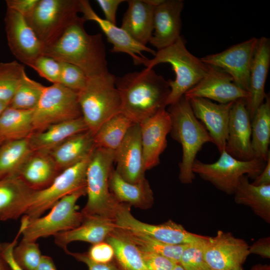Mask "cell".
I'll list each match as a JSON object with an SVG mask.
<instances>
[{"label":"cell","mask_w":270,"mask_h":270,"mask_svg":"<svg viewBox=\"0 0 270 270\" xmlns=\"http://www.w3.org/2000/svg\"><path fill=\"white\" fill-rule=\"evenodd\" d=\"M88 130L82 116L34 132L29 138L30 143L33 152L48 153L72 136Z\"/></svg>","instance_id":"4316f807"},{"label":"cell","mask_w":270,"mask_h":270,"mask_svg":"<svg viewBox=\"0 0 270 270\" xmlns=\"http://www.w3.org/2000/svg\"><path fill=\"white\" fill-rule=\"evenodd\" d=\"M172 270H184V269L179 264H178Z\"/></svg>","instance_id":"9f6ffc18"},{"label":"cell","mask_w":270,"mask_h":270,"mask_svg":"<svg viewBox=\"0 0 270 270\" xmlns=\"http://www.w3.org/2000/svg\"><path fill=\"white\" fill-rule=\"evenodd\" d=\"M172 123L170 134L182 148L178 178L183 184H192L195 174L192 164L198 152L212 140L204 126L194 116L188 100L183 96L168 110Z\"/></svg>","instance_id":"3957f363"},{"label":"cell","mask_w":270,"mask_h":270,"mask_svg":"<svg viewBox=\"0 0 270 270\" xmlns=\"http://www.w3.org/2000/svg\"><path fill=\"white\" fill-rule=\"evenodd\" d=\"M216 162L206 164L196 159L192 170L204 180L228 194H234L240 178L243 176L254 179L264 170L266 162L254 158L242 160L232 156L225 150L220 153Z\"/></svg>","instance_id":"9c48e42d"},{"label":"cell","mask_w":270,"mask_h":270,"mask_svg":"<svg viewBox=\"0 0 270 270\" xmlns=\"http://www.w3.org/2000/svg\"><path fill=\"white\" fill-rule=\"evenodd\" d=\"M115 170L125 180L135 184L146 178L140 124H134L115 150Z\"/></svg>","instance_id":"d6986e66"},{"label":"cell","mask_w":270,"mask_h":270,"mask_svg":"<svg viewBox=\"0 0 270 270\" xmlns=\"http://www.w3.org/2000/svg\"><path fill=\"white\" fill-rule=\"evenodd\" d=\"M250 254L258 255L262 258H270V237L266 236L258 239L251 246H249Z\"/></svg>","instance_id":"f907efd6"},{"label":"cell","mask_w":270,"mask_h":270,"mask_svg":"<svg viewBox=\"0 0 270 270\" xmlns=\"http://www.w3.org/2000/svg\"><path fill=\"white\" fill-rule=\"evenodd\" d=\"M140 124L144 163L147 170L160 162V156L167 146L166 136L171 130V120L164 108Z\"/></svg>","instance_id":"ac0fdd59"},{"label":"cell","mask_w":270,"mask_h":270,"mask_svg":"<svg viewBox=\"0 0 270 270\" xmlns=\"http://www.w3.org/2000/svg\"><path fill=\"white\" fill-rule=\"evenodd\" d=\"M4 270V268L3 264L2 262H1V260H0V270Z\"/></svg>","instance_id":"680465c9"},{"label":"cell","mask_w":270,"mask_h":270,"mask_svg":"<svg viewBox=\"0 0 270 270\" xmlns=\"http://www.w3.org/2000/svg\"><path fill=\"white\" fill-rule=\"evenodd\" d=\"M270 64V40L266 37L258 38L250 74L248 92L246 108L250 120L264 102L268 94L264 87Z\"/></svg>","instance_id":"603a6c76"},{"label":"cell","mask_w":270,"mask_h":270,"mask_svg":"<svg viewBox=\"0 0 270 270\" xmlns=\"http://www.w3.org/2000/svg\"><path fill=\"white\" fill-rule=\"evenodd\" d=\"M24 66L16 60L0 62V100L9 104L24 76Z\"/></svg>","instance_id":"f35d334b"},{"label":"cell","mask_w":270,"mask_h":270,"mask_svg":"<svg viewBox=\"0 0 270 270\" xmlns=\"http://www.w3.org/2000/svg\"><path fill=\"white\" fill-rule=\"evenodd\" d=\"M115 85L120 98V112L135 124L166 108L170 92L168 81L149 68L116 77Z\"/></svg>","instance_id":"6da1fadb"},{"label":"cell","mask_w":270,"mask_h":270,"mask_svg":"<svg viewBox=\"0 0 270 270\" xmlns=\"http://www.w3.org/2000/svg\"><path fill=\"white\" fill-rule=\"evenodd\" d=\"M60 62L59 84L77 92L86 86L88 78L79 68L72 64Z\"/></svg>","instance_id":"b9f144b4"},{"label":"cell","mask_w":270,"mask_h":270,"mask_svg":"<svg viewBox=\"0 0 270 270\" xmlns=\"http://www.w3.org/2000/svg\"><path fill=\"white\" fill-rule=\"evenodd\" d=\"M116 228L114 219L97 216H84L82 222L76 228L54 235V242L64 250L70 243L75 241L94 244L105 241Z\"/></svg>","instance_id":"d4e9b609"},{"label":"cell","mask_w":270,"mask_h":270,"mask_svg":"<svg viewBox=\"0 0 270 270\" xmlns=\"http://www.w3.org/2000/svg\"><path fill=\"white\" fill-rule=\"evenodd\" d=\"M64 250L76 260L86 264L88 266V270H121L118 265L111 262L106 264L94 262L88 257L86 253L71 252L68 249Z\"/></svg>","instance_id":"bcb514c9"},{"label":"cell","mask_w":270,"mask_h":270,"mask_svg":"<svg viewBox=\"0 0 270 270\" xmlns=\"http://www.w3.org/2000/svg\"><path fill=\"white\" fill-rule=\"evenodd\" d=\"M128 8L124 14L120 28L137 42L146 46L153 32L154 6L146 0H127Z\"/></svg>","instance_id":"484cf974"},{"label":"cell","mask_w":270,"mask_h":270,"mask_svg":"<svg viewBox=\"0 0 270 270\" xmlns=\"http://www.w3.org/2000/svg\"><path fill=\"white\" fill-rule=\"evenodd\" d=\"M96 148L94 135L88 130L70 138L48 154L60 172L90 155Z\"/></svg>","instance_id":"83f0119b"},{"label":"cell","mask_w":270,"mask_h":270,"mask_svg":"<svg viewBox=\"0 0 270 270\" xmlns=\"http://www.w3.org/2000/svg\"><path fill=\"white\" fill-rule=\"evenodd\" d=\"M251 120L246 108V100L234 102L230 113L225 150L242 160L254 158L251 144Z\"/></svg>","instance_id":"ffe728a7"},{"label":"cell","mask_w":270,"mask_h":270,"mask_svg":"<svg viewBox=\"0 0 270 270\" xmlns=\"http://www.w3.org/2000/svg\"><path fill=\"white\" fill-rule=\"evenodd\" d=\"M186 41L180 36L170 46L156 52L154 58L148 59L144 64L153 68L162 63L170 64L176 78L168 80L170 89L166 105L177 102L185 93L195 86L207 73L209 66L191 54L186 48Z\"/></svg>","instance_id":"277c9868"},{"label":"cell","mask_w":270,"mask_h":270,"mask_svg":"<svg viewBox=\"0 0 270 270\" xmlns=\"http://www.w3.org/2000/svg\"><path fill=\"white\" fill-rule=\"evenodd\" d=\"M250 270H270V266L266 264H258L253 266Z\"/></svg>","instance_id":"db71d44e"},{"label":"cell","mask_w":270,"mask_h":270,"mask_svg":"<svg viewBox=\"0 0 270 270\" xmlns=\"http://www.w3.org/2000/svg\"><path fill=\"white\" fill-rule=\"evenodd\" d=\"M252 184L256 186L270 184V155L266 161L264 170Z\"/></svg>","instance_id":"816d5d0a"},{"label":"cell","mask_w":270,"mask_h":270,"mask_svg":"<svg viewBox=\"0 0 270 270\" xmlns=\"http://www.w3.org/2000/svg\"><path fill=\"white\" fill-rule=\"evenodd\" d=\"M32 152L29 138L4 142L0 146V180L18 176Z\"/></svg>","instance_id":"e575fe53"},{"label":"cell","mask_w":270,"mask_h":270,"mask_svg":"<svg viewBox=\"0 0 270 270\" xmlns=\"http://www.w3.org/2000/svg\"><path fill=\"white\" fill-rule=\"evenodd\" d=\"M105 242L112 247L121 270H148L140 249L120 228L116 227Z\"/></svg>","instance_id":"1f68e13d"},{"label":"cell","mask_w":270,"mask_h":270,"mask_svg":"<svg viewBox=\"0 0 270 270\" xmlns=\"http://www.w3.org/2000/svg\"><path fill=\"white\" fill-rule=\"evenodd\" d=\"M86 194V187L81 188L60 200L45 216L28 221L24 216L21 221L22 240L36 242L40 238L54 236L80 224L84 219L76 203Z\"/></svg>","instance_id":"52a82bcc"},{"label":"cell","mask_w":270,"mask_h":270,"mask_svg":"<svg viewBox=\"0 0 270 270\" xmlns=\"http://www.w3.org/2000/svg\"><path fill=\"white\" fill-rule=\"evenodd\" d=\"M13 256L18 265L24 270H36L42 255L36 242L22 240L15 246Z\"/></svg>","instance_id":"ab89813d"},{"label":"cell","mask_w":270,"mask_h":270,"mask_svg":"<svg viewBox=\"0 0 270 270\" xmlns=\"http://www.w3.org/2000/svg\"><path fill=\"white\" fill-rule=\"evenodd\" d=\"M34 190L18 176L0 180V220L16 219L24 214Z\"/></svg>","instance_id":"cb8c5ba5"},{"label":"cell","mask_w":270,"mask_h":270,"mask_svg":"<svg viewBox=\"0 0 270 270\" xmlns=\"http://www.w3.org/2000/svg\"><path fill=\"white\" fill-rule=\"evenodd\" d=\"M248 248L243 239L219 230L214 236H206L204 242V257L211 270H228L242 266L250 254Z\"/></svg>","instance_id":"9a60e30c"},{"label":"cell","mask_w":270,"mask_h":270,"mask_svg":"<svg viewBox=\"0 0 270 270\" xmlns=\"http://www.w3.org/2000/svg\"><path fill=\"white\" fill-rule=\"evenodd\" d=\"M188 100L194 116L204 124L213 143L221 153L225 150L230 110L234 102L218 104L201 98Z\"/></svg>","instance_id":"44dd1931"},{"label":"cell","mask_w":270,"mask_h":270,"mask_svg":"<svg viewBox=\"0 0 270 270\" xmlns=\"http://www.w3.org/2000/svg\"><path fill=\"white\" fill-rule=\"evenodd\" d=\"M79 12L80 0H39L32 12L25 18L47 47L80 18Z\"/></svg>","instance_id":"ba28073f"},{"label":"cell","mask_w":270,"mask_h":270,"mask_svg":"<svg viewBox=\"0 0 270 270\" xmlns=\"http://www.w3.org/2000/svg\"><path fill=\"white\" fill-rule=\"evenodd\" d=\"M140 250L148 270H172L178 264L162 256Z\"/></svg>","instance_id":"f6af8a7d"},{"label":"cell","mask_w":270,"mask_h":270,"mask_svg":"<svg viewBox=\"0 0 270 270\" xmlns=\"http://www.w3.org/2000/svg\"><path fill=\"white\" fill-rule=\"evenodd\" d=\"M251 144L254 158L266 162L270 155V98L267 95L251 120Z\"/></svg>","instance_id":"836d02e7"},{"label":"cell","mask_w":270,"mask_h":270,"mask_svg":"<svg viewBox=\"0 0 270 270\" xmlns=\"http://www.w3.org/2000/svg\"><path fill=\"white\" fill-rule=\"evenodd\" d=\"M258 42V38H251L222 52L200 59L204 64L228 74L236 84L248 92L250 70Z\"/></svg>","instance_id":"4fadbf2b"},{"label":"cell","mask_w":270,"mask_h":270,"mask_svg":"<svg viewBox=\"0 0 270 270\" xmlns=\"http://www.w3.org/2000/svg\"><path fill=\"white\" fill-rule=\"evenodd\" d=\"M134 123L121 112L102 124L94 134L96 148L115 150Z\"/></svg>","instance_id":"d590c367"},{"label":"cell","mask_w":270,"mask_h":270,"mask_svg":"<svg viewBox=\"0 0 270 270\" xmlns=\"http://www.w3.org/2000/svg\"><path fill=\"white\" fill-rule=\"evenodd\" d=\"M120 230L139 249L162 256L176 264H179L182 251L186 245L170 244L141 234Z\"/></svg>","instance_id":"8d00e7d4"},{"label":"cell","mask_w":270,"mask_h":270,"mask_svg":"<svg viewBox=\"0 0 270 270\" xmlns=\"http://www.w3.org/2000/svg\"><path fill=\"white\" fill-rule=\"evenodd\" d=\"M8 106V104L0 100V116Z\"/></svg>","instance_id":"11a10c76"},{"label":"cell","mask_w":270,"mask_h":270,"mask_svg":"<svg viewBox=\"0 0 270 270\" xmlns=\"http://www.w3.org/2000/svg\"></svg>","instance_id":"94428289"},{"label":"cell","mask_w":270,"mask_h":270,"mask_svg":"<svg viewBox=\"0 0 270 270\" xmlns=\"http://www.w3.org/2000/svg\"><path fill=\"white\" fill-rule=\"evenodd\" d=\"M91 154L62 170L48 187L34 190L24 214L28 221L41 216L64 196L86 187V169Z\"/></svg>","instance_id":"8fae6325"},{"label":"cell","mask_w":270,"mask_h":270,"mask_svg":"<svg viewBox=\"0 0 270 270\" xmlns=\"http://www.w3.org/2000/svg\"><path fill=\"white\" fill-rule=\"evenodd\" d=\"M44 87L26 74L8 106L22 110H34L40 102Z\"/></svg>","instance_id":"74e56055"},{"label":"cell","mask_w":270,"mask_h":270,"mask_svg":"<svg viewBox=\"0 0 270 270\" xmlns=\"http://www.w3.org/2000/svg\"><path fill=\"white\" fill-rule=\"evenodd\" d=\"M184 96L187 99L201 98L225 104L241 98L246 101L250 93L236 84L228 74L209 66L206 75Z\"/></svg>","instance_id":"2e32d148"},{"label":"cell","mask_w":270,"mask_h":270,"mask_svg":"<svg viewBox=\"0 0 270 270\" xmlns=\"http://www.w3.org/2000/svg\"><path fill=\"white\" fill-rule=\"evenodd\" d=\"M246 176H242L234 190L236 204L249 207L258 216L270 224V184L256 186Z\"/></svg>","instance_id":"4dcf8cb0"},{"label":"cell","mask_w":270,"mask_h":270,"mask_svg":"<svg viewBox=\"0 0 270 270\" xmlns=\"http://www.w3.org/2000/svg\"><path fill=\"white\" fill-rule=\"evenodd\" d=\"M206 236L187 244L182 251L179 264L184 270H210L204 257V242Z\"/></svg>","instance_id":"60d3db41"},{"label":"cell","mask_w":270,"mask_h":270,"mask_svg":"<svg viewBox=\"0 0 270 270\" xmlns=\"http://www.w3.org/2000/svg\"><path fill=\"white\" fill-rule=\"evenodd\" d=\"M21 234L22 231L19 230L18 234L14 240L10 243L4 244L1 248L2 257L8 266L10 270H24L18 265L13 256L14 248L16 244L18 238Z\"/></svg>","instance_id":"681fc988"},{"label":"cell","mask_w":270,"mask_h":270,"mask_svg":"<svg viewBox=\"0 0 270 270\" xmlns=\"http://www.w3.org/2000/svg\"><path fill=\"white\" fill-rule=\"evenodd\" d=\"M84 22L81 17L70 26L56 41L46 47L44 54L74 64L91 78L109 72L102 36L88 34Z\"/></svg>","instance_id":"7a4b0ae2"},{"label":"cell","mask_w":270,"mask_h":270,"mask_svg":"<svg viewBox=\"0 0 270 270\" xmlns=\"http://www.w3.org/2000/svg\"><path fill=\"white\" fill-rule=\"evenodd\" d=\"M86 254L91 260L101 264L110 262L114 258L112 247L105 241L93 244Z\"/></svg>","instance_id":"ee69618b"},{"label":"cell","mask_w":270,"mask_h":270,"mask_svg":"<svg viewBox=\"0 0 270 270\" xmlns=\"http://www.w3.org/2000/svg\"><path fill=\"white\" fill-rule=\"evenodd\" d=\"M182 0H164L154 11L153 32L149 42L158 50L173 44L180 36Z\"/></svg>","instance_id":"7402d4cb"},{"label":"cell","mask_w":270,"mask_h":270,"mask_svg":"<svg viewBox=\"0 0 270 270\" xmlns=\"http://www.w3.org/2000/svg\"><path fill=\"white\" fill-rule=\"evenodd\" d=\"M82 116L78 92L60 84L45 86L33 112L34 132L48 126Z\"/></svg>","instance_id":"30bf717a"},{"label":"cell","mask_w":270,"mask_h":270,"mask_svg":"<svg viewBox=\"0 0 270 270\" xmlns=\"http://www.w3.org/2000/svg\"><path fill=\"white\" fill-rule=\"evenodd\" d=\"M36 270H58L52 259L48 256L42 255Z\"/></svg>","instance_id":"f5cc1de1"},{"label":"cell","mask_w":270,"mask_h":270,"mask_svg":"<svg viewBox=\"0 0 270 270\" xmlns=\"http://www.w3.org/2000/svg\"><path fill=\"white\" fill-rule=\"evenodd\" d=\"M32 68L52 84H59L61 70L60 61L43 54L35 60Z\"/></svg>","instance_id":"7bdbcfd3"},{"label":"cell","mask_w":270,"mask_h":270,"mask_svg":"<svg viewBox=\"0 0 270 270\" xmlns=\"http://www.w3.org/2000/svg\"><path fill=\"white\" fill-rule=\"evenodd\" d=\"M109 188L112 195L120 203L141 208H150L153 204V192L146 178L137 183H130L113 168L110 176Z\"/></svg>","instance_id":"f546056e"},{"label":"cell","mask_w":270,"mask_h":270,"mask_svg":"<svg viewBox=\"0 0 270 270\" xmlns=\"http://www.w3.org/2000/svg\"><path fill=\"white\" fill-rule=\"evenodd\" d=\"M244 270L242 269V266H238V267H237L232 269H230V270Z\"/></svg>","instance_id":"6f0895ef"},{"label":"cell","mask_w":270,"mask_h":270,"mask_svg":"<svg viewBox=\"0 0 270 270\" xmlns=\"http://www.w3.org/2000/svg\"><path fill=\"white\" fill-rule=\"evenodd\" d=\"M59 173L48 153L33 152L18 176L30 188L37 190L48 187Z\"/></svg>","instance_id":"f1b7e54d"},{"label":"cell","mask_w":270,"mask_h":270,"mask_svg":"<svg viewBox=\"0 0 270 270\" xmlns=\"http://www.w3.org/2000/svg\"><path fill=\"white\" fill-rule=\"evenodd\" d=\"M115 150L96 148L86 172L88 201L81 211L84 216H97L114 219L118 202L111 194L109 180L113 169Z\"/></svg>","instance_id":"5b68a950"},{"label":"cell","mask_w":270,"mask_h":270,"mask_svg":"<svg viewBox=\"0 0 270 270\" xmlns=\"http://www.w3.org/2000/svg\"><path fill=\"white\" fill-rule=\"evenodd\" d=\"M4 20L10 50L20 62L32 68L35 60L44 54L45 46L20 13L7 8Z\"/></svg>","instance_id":"5bb4252c"},{"label":"cell","mask_w":270,"mask_h":270,"mask_svg":"<svg viewBox=\"0 0 270 270\" xmlns=\"http://www.w3.org/2000/svg\"><path fill=\"white\" fill-rule=\"evenodd\" d=\"M124 0H97L96 2L101 8L105 20L116 24V14L120 4Z\"/></svg>","instance_id":"c3c4849f"},{"label":"cell","mask_w":270,"mask_h":270,"mask_svg":"<svg viewBox=\"0 0 270 270\" xmlns=\"http://www.w3.org/2000/svg\"><path fill=\"white\" fill-rule=\"evenodd\" d=\"M33 112L8 106L0 116V137L6 141L29 138L34 132Z\"/></svg>","instance_id":"d6a6232c"},{"label":"cell","mask_w":270,"mask_h":270,"mask_svg":"<svg viewBox=\"0 0 270 270\" xmlns=\"http://www.w3.org/2000/svg\"><path fill=\"white\" fill-rule=\"evenodd\" d=\"M115 79L110 72L88 78L85 86L78 92L82 118L94 135L102 124L120 112V98Z\"/></svg>","instance_id":"8992f818"},{"label":"cell","mask_w":270,"mask_h":270,"mask_svg":"<svg viewBox=\"0 0 270 270\" xmlns=\"http://www.w3.org/2000/svg\"><path fill=\"white\" fill-rule=\"evenodd\" d=\"M130 207V204L124 203L118 205L114 217L116 228L174 245L189 244L204 236L189 232L181 224L172 220L160 224L142 222L132 215Z\"/></svg>","instance_id":"7c38bea8"},{"label":"cell","mask_w":270,"mask_h":270,"mask_svg":"<svg viewBox=\"0 0 270 270\" xmlns=\"http://www.w3.org/2000/svg\"><path fill=\"white\" fill-rule=\"evenodd\" d=\"M4 142L3 140L0 137V146Z\"/></svg>","instance_id":"91938a15"},{"label":"cell","mask_w":270,"mask_h":270,"mask_svg":"<svg viewBox=\"0 0 270 270\" xmlns=\"http://www.w3.org/2000/svg\"><path fill=\"white\" fill-rule=\"evenodd\" d=\"M39 0H6L7 8L13 10L26 18L34 10Z\"/></svg>","instance_id":"7dc6e473"},{"label":"cell","mask_w":270,"mask_h":270,"mask_svg":"<svg viewBox=\"0 0 270 270\" xmlns=\"http://www.w3.org/2000/svg\"><path fill=\"white\" fill-rule=\"evenodd\" d=\"M80 2L82 18L85 22L92 20L98 24L108 42L112 44V52L128 54L135 65L144 64L148 59L142 54L143 52L156 54V52L137 42L122 28L98 16L88 0H80Z\"/></svg>","instance_id":"e0dca14e"}]
</instances>
